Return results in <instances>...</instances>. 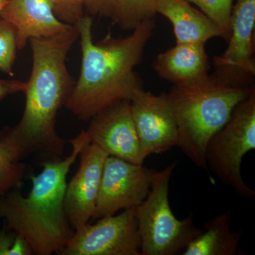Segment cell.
Listing matches in <instances>:
<instances>
[{
    "label": "cell",
    "mask_w": 255,
    "mask_h": 255,
    "mask_svg": "<svg viewBox=\"0 0 255 255\" xmlns=\"http://www.w3.org/2000/svg\"><path fill=\"white\" fill-rule=\"evenodd\" d=\"M130 102L144 159L177 146V121L167 94L155 95L142 88L135 92Z\"/></svg>",
    "instance_id": "cell-10"
},
{
    "label": "cell",
    "mask_w": 255,
    "mask_h": 255,
    "mask_svg": "<svg viewBox=\"0 0 255 255\" xmlns=\"http://www.w3.org/2000/svg\"><path fill=\"white\" fill-rule=\"evenodd\" d=\"M0 16L16 28L18 50L31 38L55 36L75 26L58 18L53 0H8Z\"/></svg>",
    "instance_id": "cell-13"
},
{
    "label": "cell",
    "mask_w": 255,
    "mask_h": 255,
    "mask_svg": "<svg viewBox=\"0 0 255 255\" xmlns=\"http://www.w3.org/2000/svg\"><path fill=\"white\" fill-rule=\"evenodd\" d=\"M231 220L232 212L229 209L206 221L200 234L187 245L182 255H241L238 245L243 231H232Z\"/></svg>",
    "instance_id": "cell-16"
},
{
    "label": "cell",
    "mask_w": 255,
    "mask_h": 255,
    "mask_svg": "<svg viewBox=\"0 0 255 255\" xmlns=\"http://www.w3.org/2000/svg\"><path fill=\"white\" fill-rule=\"evenodd\" d=\"M196 5L221 29L228 41L231 34V14L234 0H187Z\"/></svg>",
    "instance_id": "cell-19"
},
{
    "label": "cell",
    "mask_w": 255,
    "mask_h": 255,
    "mask_svg": "<svg viewBox=\"0 0 255 255\" xmlns=\"http://www.w3.org/2000/svg\"><path fill=\"white\" fill-rule=\"evenodd\" d=\"M22 152L8 133L0 132V196L23 185L26 165L21 162Z\"/></svg>",
    "instance_id": "cell-17"
},
{
    "label": "cell",
    "mask_w": 255,
    "mask_h": 255,
    "mask_svg": "<svg viewBox=\"0 0 255 255\" xmlns=\"http://www.w3.org/2000/svg\"><path fill=\"white\" fill-rule=\"evenodd\" d=\"M177 164L174 162L163 170L154 171L150 190L136 207L140 255L178 254L202 231L194 226L192 213L179 220L171 209L169 182Z\"/></svg>",
    "instance_id": "cell-5"
},
{
    "label": "cell",
    "mask_w": 255,
    "mask_h": 255,
    "mask_svg": "<svg viewBox=\"0 0 255 255\" xmlns=\"http://www.w3.org/2000/svg\"><path fill=\"white\" fill-rule=\"evenodd\" d=\"M255 0H237L231 14L228 46L214 59L215 73L243 86L253 87L255 76Z\"/></svg>",
    "instance_id": "cell-9"
},
{
    "label": "cell",
    "mask_w": 255,
    "mask_h": 255,
    "mask_svg": "<svg viewBox=\"0 0 255 255\" xmlns=\"http://www.w3.org/2000/svg\"><path fill=\"white\" fill-rule=\"evenodd\" d=\"M62 255H140L136 208L104 216L95 224L87 223L74 231Z\"/></svg>",
    "instance_id": "cell-7"
},
{
    "label": "cell",
    "mask_w": 255,
    "mask_h": 255,
    "mask_svg": "<svg viewBox=\"0 0 255 255\" xmlns=\"http://www.w3.org/2000/svg\"><path fill=\"white\" fill-rule=\"evenodd\" d=\"M78 38L75 25L60 34L29 41L33 67L24 92V110L16 127L6 128L24 157L35 152L63 155L68 141L59 136L55 124L58 112L66 104L75 85L66 59Z\"/></svg>",
    "instance_id": "cell-2"
},
{
    "label": "cell",
    "mask_w": 255,
    "mask_h": 255,
    "mask_svg": "<svg viewBox=\"0 0 255 255\" xmlns=\"http://www.w3.org/2000/svg\"><path fill=\"white\" fill-rule=\"evenodd\" d=\"M32 254L31 247L22 237L0 228V255Z\"/></svg>",
    "instance_id": "cell-21"
},
{
    "label": "cell",
    "mask_w": 255,
    "mask_h": 255,
    "mask_svg": "<svg viewBox=\"0 0 255 255\" xmlns=\"http://www.w3.org/2000/svg\"><path fill=\"white\" fill-rule=\"evenodd\" d=\"M154 170L114 156L104 164L95 214L92 219L136 208L150 190Z\"/></svg>",
    "instance_id": "cell-8"
},
{
    "label": "cell",
    "mask_w": 255,
    "mask_h": 255,
    "mask_svg": "<svg viewBox=\"0 0 255 255\" xmlns=\"http://www.w3.org/2000/svg\"><path fill=\"white\" fill-rule=\"evenodd\" d=\"M55 13L60 20L70 25H76L84 16L83 0H53Z\"/></svg>",
    "instance_id": "cell-22"
},
{
    "label": "cell",
    "mask_w": 255,
    "mask_h": 255,
    "mask_svg": "<svg viewBox=\"0 0 255 255\" xmlns=\"http://www.w3.org/2000/svg\"><path fill=\"white\" fill-rule=\"evenodd\" d=\"M27 82L16 80L0 79V102L7 96L26 91Z\"/></svg>",
    "instance_id": "cell-24"
},
{
    "label": "cell",
    "mask_w": 255,
    "mask_h": 255,
    "mask_svg": "<svg viewBox=\"0 0 255 255\" xmlns=\"http://www.w3.org/2000/svg\"><path fill=\"white\" fill-rule=\"evenodd\" d=\"M80 155L78 172L67 184L64 201L65 212L74 231L93 218L104 164L108 156L90 142L83 147Z\"/></svg>",
    "instance_id": "cell-12"
},
{
    "label": "cell",
    "mask_w": 255,
    "mask_h": 255,
    "mask_svg": "<svg viewBox=\"0 0 255 255\" xmlns=\"http://www.w3.org/2000/svg\"><path fill=\"white\" fill-rule=\"evenodd\" d=\"M8 0H0V11L3 9L5 5L7 3Z\"/></svg>",
    "instance_id": "cell-25"
},
{
    "label": "cell",
    "mask_w": 255,
    "mask_h": 255,
    "mask_svg": "<svg viewBox=\"0 0 255 255\" xmlns=\"http://www.w3.org/2000/svg\"><path fill=\"white\" fill-rule=\"evenodd\" d=\"M67 141L72 145L71 153L44 162L41 172L32 176L27 196L10 191L0 196V218L9 231L27 242L33 254L58 255L73 236L64 204L67 177L90 142L85 130Z\"/></svg>",
    "instance_id": "cell-3"
},
{
    "label": "cell",
    "mask_w": 255,
    "mask_h": 255,
    "mask_svg": "<svg viewBox=\"0 0 255 255\" xmlns=\"http://www.w3.org/2000/svg\"><path fill=\"white\" fill-rule=\"evenodd\" d=\"M16 31L11 23L0 18V71L14 75V64L16 59Z\"/></svg>",
    "instance_id": "cell-20"
},
{
    "label": "cell",
    "mask_w": 255,
    "mask_h": 255,
    "mask_svg": "<svg viewBox=\"0 0 255 255\" xmlns=\"http://www.w3.org/2000/svg\"><path fill=\"white\" fill-rule=\"evenodd\" d=\"M85 132L89 142L109 156L135 164H143L145 159L132 119L130 100L121 101L96 114Z\"/></svg>",
    "instance_id": "cell-11"
},
{
    "label": "cell",
    "mask_w": 255,
    "mask_h": 255,
    "mask_svg": "<svg viewBox=\"0 0 255 255\" xmlns=\"http://www.w3.org/2000/svg\"><path fill=\"white\" fill-rule=\"evenodd\" d=\"M156 13L163 15L173 26L177 43H201L223 35L206 15L187 0H158Z\"/></svg>",
    "instance_id": "cell-15"
},
{
    "label": "cell",
    "mask_w": 255,
    "mask_h": 255,
    "mask_svg": "<svg viewBox=\"0 0 255 255\" xmlns=\"http://www.w3.org/2000/svg\"><path fill=\"white\" fill-rule=\"evenodd\" d=\"M82 50L80 76L65 107L82 121L123 100H130L141 82L135 68L155 27L153 18L145 20L124 38L107 36L95 43L93 20L84 15L77 23Z\"/></svg>",
    "instance_id": "cell-1"
},
{
    "label": "cell",
    "mask_w": 255,
    "mask_h": 255,
    "mask_svg": "<svg viewBox=\"0 0 255 255\" xmlns=\"http://www.w3.org/2000/svg\"><path fill=\"white\" fill-rule=\"evenodd\" d=\"M254 90V86L238 85L216 73L173 85L167 95L177 121V146L198 167L208 170V142Z\"/></svg>",
    "instance_id": "cell-4"
},
{
    "label": "cell",
    "mask_w": 255,
    "mask_h": 255,
    "mask_svg": "<svg viewBox=\"0 0 255 255\" xmlns=\"http://www.w3.org/2000/svg\"><path fill=\"white\" fill-rule=\"evenodd\" d=\"M89 14L113 19L117 9V0H83Z\"/></svg>",
    "instance_id": "cell-23"
},
{
    "label": "cell",
    "mask_w": 255,
    "mask_h": 255,
    "mask_svg": "<svg viewBox=\"0 0 255 255\" xmlns=\"http://www.w3.org/2000/svg\"><path fill=\"white\" fill-rule=\"evenodd\" d=\"M255 148V90L235 108L227 124L208 142L205 159L208 168L232 188L238 196L251 199L255 191L241 175L243 157Z\"/></svg>",
    "instance_id": "cell-6"
},
{
    "label": "cell",
    "mask_w": 255,
    "mask_h": 255,
    "mask_svg": "<svg viewBox=\"0 0 255 255\" xmlns=\"http://www.w3.org/2000/svg\"><path fill=\"white\" fill-rule=\"evenodd\" d=\"M158 0H117L114 22L124 30H133L145 20L153 18Z\"/></svg>",
    "instance_id": "cell-18"
},
{
    "label": "cell",
    "mask_w": 255,
    "mask_h": 255,
    "mask_svg": "<svg viewBox=\"0 0 255 255\" xmlns=\"http://www.w3.org/2000/svg\"><path fill=\"white\" fill-rule=\"evenodd\" d=\"M205 45L177 43L156 57L152 68L157 75L173 85L195 81L209 75Z\"/></svg>",
    "instance_id": "cell-14"
}]
</instances>
